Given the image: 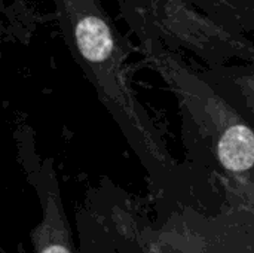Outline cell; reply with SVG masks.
<instances>
[{
    "label": "cell",
    "mask_w": 254,
    "mask_h": 253,
    "mask_svg": "<svg viewBox=\"0 0 254 253\" xmlns=\"http://www.w3.org/2000/svg\"><path fill=\"white\" fill-rule=\"evenodd\" d=\"M67 48L138 157L156 189L182 195L188 183L128 79L124 40L100 0H52Z\"/></svg>",
    "instance_id": "1"
},
{
    "label": "cell",
    "mask_w": 254,
    "mask_h": 253,
    "mask_svg": "<svg viewBox=\"0 0 254 253\" xmlns=\"http://www.w3.org/2000/svg\"><path fill=\"white\" fill-rule=\"evenodd\" d=\"M147 66L179 103L186 146L217 177L254 198V127L198 70L189 67L144 18L119 3Z\"/></svg>",
    "instance_id": "2"
},
{
    "label": "cell",
    "mask_w": 254,
    "mask_h": 253,
    "mask_svg": "<svg viewBox=\"0 0 254 253\" xmlns=\"http://www.w3.org/2000/svg\"><path fill=\"white\" fill-rule=\"evenodd\" d=\"M138 12L173 49H185L205 66L254 61V43L199 12L186 0H119Z\"/></svg>",
    "instance_id": "3"
},
{
    "label": "cell",
    "mask_w": 254,
    "mask_h": 253,
    "mask_svg": "<svg viewBox=\"0 0 254 253\" xmlns=\"http://www.w3.org/2000/svg\"><path fill=\"white\" fill-rule=\"evenodd\" d=\"M27 176L42 207V221L31 231L34 253H76L52 161L34 163L27 169Z\"/></svg>",
    "instance_id": "4"
},
{
    "label": "cell",
    "mask_w": 254,
    "mask_h": 253,
    "mask_svg": "<svg viewBox=\"0 0 254 253\" xmlns=\"http://www.w3.org/2000/svg\"><path fill=\"white\" fill-rule=\"evenodd\" d=\"M201 75L254 127V61L205 66Z\"/></svg>",
    "instance_id": "5"
},
{
    "label": "cell",
    "mask_w": 254,
    "mask_h": 253,
    "mask_svg": "<svg viewBox=\"0 0 254 253\" xmlns=\"http://www.w3.org/2000/svg\"><path fill=\"white\" fill-rule=\"evenodd\" d=\"M214 22L244 34L254 30V0H186Z\"/></svg>",
    "instance_id": "6"
}]
</instances>
